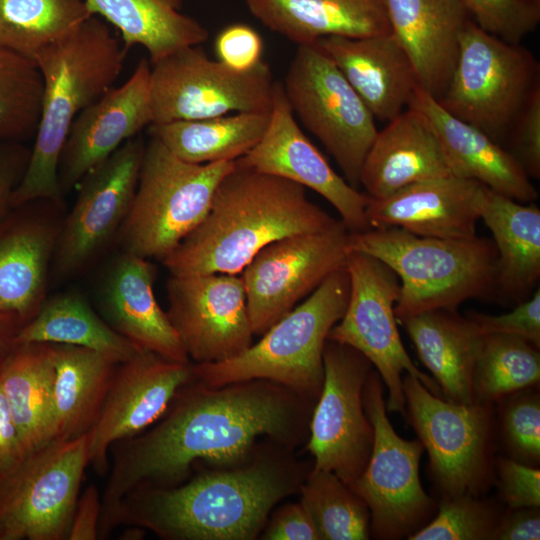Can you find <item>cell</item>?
I'll list each match as a JSON object with an SVG mask.
<instances>
[{
  "mask_svg": "<svg viewBox=\"0 0 540 540\" xmlns=\"http://www.w3.org/2000/svg\"><path fill=\"white\" fill-rule=\"evenodd\" d=\"M65 213L64 200L40 198L0 216V310L16 315L22 326L47 297Z\"/></svg>",
  "mask_w": 540,
  "mask_h": 540,
  "instance_id": "cell-21",
  "label": "cell"
},
{
  "mask_svg": "<svg viewBox=\"0 0 540 540\" xmlns=\"http://www.w3.org/2000/svg\"><path fill=\"white\" fill-rule=\"evenodd\" d=\"M526 1L538 2V3H540V0H526Z\"/></svg>",
  "mask_w": 540,
  "mask_h": 540,
  "instance_id": "cell-55",
  "label": "cell"
},
{
  "mask_svg": "<svg viewBox=\"0 0 540 540\" xmlns=\"http://www.w3.org/2000/svg\"><path fill=\"white\" fill-rule=\"evenodd\" d=\"M263 40L246 24L225 27L215 39L217 60L237 71H247L263 61Z\"/></svg>",
  "mask_w": 540,
  "mask_h": 540,
  "instance_id": "cell-47",
  "label": "cell"
},
{
  "mask_svg": "<svg viewBox=\"0 0 540 540\" xmlns=\"http://www.w3.org/2000/svg\"><path fill=\"white\" fill-rule=\"evenodd\" d=\"M31 155L24 142L0 139V216L11 207L15 189L20 184Z\"/></svg>",
  "mask_w": 540,
  "mask_h": 540,
  "instance_id": "cell-49",
  "label": "cell"
},
{
  "mask_svg": "<svg viewBox=\"0 0 540 540\" xmlns=\"http://www.w3.org/2000/svg\"><path fill=\"white\" fill-rule=\"evenodd\" d=\"M349 292L347 270L333 272L240 355L216 363L192 362V379L210 387L265 379L316 402L323 384L324 347L345 312Z\"/></svg>",
  "mask_w": 540,
  "mask_h": 540,
  "instance_id": "cell-6",
  "label": "cell"
},
{
  "mask_svg": "<svg viewBox=\"0 0 540 540\" xmlns=\"http://www.w3.org/2000/svg\"><path fill=\"white\" fill-rule=\"evenodd\" d=\"M480 335L508 334L527 339L540 348V288L510 312L491 315L469 311L465 315Z\"/></svg>",
  "mask_w": 540,
  "mask_h": 540,
  "instance_id": "cell-44",
  "label": "cell"
},
{
  "mask_svg": "<svg viewBox=\"0 0 540 540\" xmlns=\"http://www.w3.org/2000/svg\"><path fill=\"white\" fill-rule=\"evenodd\" d=\"M282 86L294 116L334 158L344 179L357 188L378 132L371 111L315 43L298 45Z\"/></svg>",
  "mask_w": 540,
  "mask_h": 540,
  "instance_id": "cell-11",
  "label": "cell"
},
{
  "mask_svg": "<svg viewBox=\"0 0 540 540\" xmlns=\"http://www.w3.org/2000/svg\"><path fill=\"white\" fill-rule=\"evenodd\" d=\"M54 440L89 432L100 414L117 363L80 346L51 344Z\"/></svg>",
  "mask_w": 540,
  "mask_h": 540,
  "instance_id": "cell-32",
  "label": "cell"
},
{
  "mask_svg": "<svg viewBox=\"0 0 540 540\" xmlns=\"http://www.w3.org/2000/svg\"><path fill=\"white\" fill-rule=\"evenodd\" d=\"M235 163L186 162L150 137L117 249L162 261L204 219L217 186Z\"/></svg>",
  "mask_w": 540,
  "mask_h": 540,
  "instance_id": "cell-7",
  "label": "cell"
},
{
  "mask_svg": "<svg viewBox=\"0 0 540 540\" xmlns=\"http://www.w3.org/2000/svg\"><path fill=\"white\" fill-rule=\"evenodd\" d=\"M345 269L350 278L348 303L328 339L362 353L388 390L387 411L405 416L404 374L418 378L433 394L441 392L434 379L413 363L401 341L395 315L399 277L383 261L358 251H350Z\"/></svg>",
  "mask_w": 540,
  "mask_h": 540,
  "instance_id": "cell-13",
  "label": "cell"
},
{
  "mask_svg": "<svg viewBox=\"0 0 540 540\" xmlns=\"http://www.w3.org/2000/svg\"><path fill=\"white\" fill-rule=\"evenodd\" d=\"M399 324L444 399L474 403L473 376L481 335L473 322L457 310L436 309L408 317Z\"/></svg>",
  "mask_w": 540,
  "mask_h": 540,
  "instance_id": "cell-31",
  "label": "cell"
},
{
  "mask_svg": "<svg viewBox=\"0 0 540 540\" xmlns=\"http://www.w3.org/2000/svg\"><path fill=\"white\" fill-rule=\"evenodd\" d=\"M43 94L42 75L35 64L0 45V139H34Z\"/></svg>",
  "mask_w": 540,
  "mask_h": 540,
  "instance_id": "cell-40",
  "label": "cell"
},
{
  "mask_svg": "<svg viewBox=\"0 0 540 540\" xmlns=\"http://www.w3.org/2000/svg\"><path fill=\"white\" fill-rule=\"evenodd\" d=\"M270 111L151 124L148 134L186 162L234 161L261 140L269 124Z\"/></svg>",
  "mask_w": 540,
  "mask_h": 540,
  "instance_id": "cell-36",
  "label": "cell"
},
{
  "mask_svg": "<svg viewBox=\"0 0 540 540\" xmlns=\"http://www.w3.org/2000/svg\"><path fill=\"white\" fill-rule=\"evenodd\" d=\"M241 163L310 188L338 212L351 233L371 229L366 207L369 196L340 176L301 130L281 82L275 83L268 127Z\"/></svg>",
  "mask_w": 540,
  "mask_h": 540,
  "instance_id": "cell-20",
  "label": "cell"
},
{
  "mask_svg": "<svg viewBox=\"0 0 540 540\" xmlns=\"http://www.w3.org/2000/svg\"><path fill=\"white\" fill-rule=\"evenodd\" d=\"M480 185L453 175L421 181L384 198L369 197L366 216L371 229L397 227L422 237L470 239L480 220Z\"/></svg>",
  "mask_w": 540,
  "mask_h": 540,
  "instance_id": "cell-24",
  "label": "cell"
},
{
  "mask_svg": "<svg viewBox=\"0 0 540 540\" xmlns=\"http://www.w3.org/2000/svg\"><path fill=\"white\" fill-rule=\"evenodd\" d=\"M363 404L374 431L373 446L365 469L349 486L366 503L375 538H408L437 507L420 480L423 445L394 430L386 414L384 384L374 368L364 385Z\"/></svg>",
  "mask_w": 540,
  "mask_h": 540,
  "instance_id": "cell-10",
  "label": "cell"
},
{
  "mask_svg": "<svg viewBox=\"0 0 540 540\" xmlns=\"http://www.w3.org/2000/svg\"><path fill=\"white\" fill-rule=\"evenodd\" d=\"M508 135V150L530 178L540 177V83L534 87Z\"/></svg>",
  "mask_w": 540,
  "mask_h": 540,
  "instance_id": "cell-45",
  "label": "cell"
},
{
  "mask_svg": "<svg viewBox=\"0 0 540 540\" xmlns=\"http://www.w3.org/2000/svg\"><path fill=\"white\" fill-rule=\"evenodd\" d=\"M491 539L539 540V507L508 508L505 513L501 514Z\"/></svg>",
  "mask_w": 540,
  "mask_h": 540,
  "instance_id": "cell-51",
  "label": "cell"
},
{
  "mask_svg": "<svg viewBox=\"0 0 540 540\" xmlns=\"http://www.w3.org/2000/svg\"><path fill=\"white\" fill-rule=\"evenodd\" d=\"M89 462L90 431L28 454L0 479V540L67 539Z\"/></svg>",
  "mask_w": 540,
  "mask_h": 540,
  "instance_id": "cell-12",
  "label": "cell"
},
{
  "mask_svg": "<svg viewBox=\"0 0 540 540\" xmlns=\"http://www.w3.org/2000/svg\"><path fill=\"white\" fill-rule=\"evenodd\" d=\"M336 64L375 119L390 121L409 107L419 87L413 65L390 32L315 42Z\"/></svg>",
  "mask_w": 540,
  "mask_h": 540,
  "instance_id": "cell-26",
  "label": "cell"
},
{
  "mask_svg": "<svg viewBox=\"0 0 540 540\" xmlns=\"http://www.w3.org/2000/svg\"><path fill=\"white\" fill-rule=\"evenodd\" d=\"M299 493L320 540H365L371 535L366 503L329 471L311 468Z\"/></svg>",
  "mask_w": 540,
  "mask_h": 540,
  "instance_id": "cell-39",
  "label": "cell"
},
{
  "mask_svg": "<svg viewBox=\"0 0 540 540\" xmlns=\"http://www.w3.org/2000/svg\"><path fill=\"white\" fill-rule=\"evenodd\" d=\"M483 30L510 43H520L540 22V3L526 0H461Z\"/></svg>",
  "mask_w": 540,
  "mask_h": 540,
  "instance_id": "cell-43",
  "label": "cell"
},
{
  "mask_svg": "<svg viewBox=\"0 0 540 540\" xmlns=\"http://www.w3.org/2000/svg\"><path fill=\"white\" fill-rule=\"evenodd\" d=\"M92 15L117 28L126 50L143 46L154 64L188 46L203 44L209 32L180 12L184 0H85Z\"/></svg>",
  "mask_w": 540,
  "mask_h": 540,
  "instance_id": "cell-34",
  "label": "cell"
},
{
  "mask_svg": "<svg viewBox=\"0 0 540 540\" xmlns=\"http://www.w3.org/2000/svg\"><path fill=\"white\" fill-rule=\"evenodd\" d=\"M437 506L435 517L407 539H491L502 514L493 502L470 495L441 498Z\"/></svg>",
  "mask_w": 540,
  "mask_h": 540,
  "instance_id": "cell-41",
  "label": "cell"
},
{
  "mask_svg": "<svg viewBox=\"0 0 540 540\" xmlns=\"http://www.w3.org/2000/svg\"><path fill=\"white\" fill-rule=\"evenodd\" d=\"M26 457L9 405L0 387V479Z\"/></svg>",
  "mask_w": 540,
  "mask_h": 540,
  "instance_id": "cell-52",
  "label": "cell"
},
{
  "mask_svg": "<svg viewBox=\"0 0 540 540\" xmlns=\"http://www.w3.org/2000/svg\"><path fill=\"white\" fill-rule=\"evenodd\" d=\"M21 343L80 346L117 364L142 350L114 331L77 290L47 296L34 317L18 331L16 344Z\"/></svg>",
  "mask_w": 540,
  "mask_h": 540,
  "instance_id": "cell-35",
  "label": "cell"
},
{
  "mask_svg": "<svg viewBox=\"0 0 540 540\" xmlns=\"http://www.w3.org/2000/svg\"><path fill=\"white\" fill-rule=\"evenodd\" d=\"M145 535V529L137 526H132L123 532L122 538L125 540H139Z\"/></svg>",
  "mask_w": 540,
  "mask_h": 540,
  "instance_id": "cell-54",
  "label": "cell"
},
{
  "mask_svg": "<svg viewBox=\"0 0 540 540\" xmlns=\"http://www.w3.org/2000/svg\"><path fill=\"white\" fill-rule=\"evenodd\" d=\"M502 441L509 457L530 466L540 463V397L536 386L516 391L498 403Z\"/></svg>",
  "mask_w": 540,
  "mask_h": 540,
  "instance_id": "cell-42",
  "label": "cell"
},
{
  "mask_svg": "<svg viewBox=\"0 0 540 540\" xmlns=\"http://www.w3.org/2000/svg\"><path fill=\"white\" fill-rule=\"evenodd\" d=\"M480 219L497 249L495 301L516 305L528 299L540 279V209L480 185Z\"/></svg>",
  "mask_w": 540,
  "mask_h": 540,
  "instance_id": "cell-29",
  "label": "cell"
},
{
  "mask_svg": "<svg viewBox=\"0 0 540 540\" xmlns=\"http://www.w3.org/2000/svg\"><path fill=\"white\" fill-rule=\"evenodd\" d=\"M350 250L378 258L399 277L398 323L431 310H457L469 299L495 301L498 254L492 239L430 238L389 227L350 232Z\"/></svg>",
  "mask_w": 540,
  "mask_h": 540,
  "instance_id": "cell-5",
  "label": "cell"
},
{
  "mask_svg": "<svg viewBox=\"0 0 540 540\" xmlns=\"http://www.w3.org/2000/svg\"><path fill=\"white\" fill-rule=\"evenodd\" d=\"M156 267L149 259L117 249L94 282L93 301L102 319L142 350L191 362L168 315L157 302Z\"/></svg>",
  "mask_w": 540,
  "mask_h": 540,
  "instance_id": "cell-23",
  "label": "cell"
},
{
  "mask_svg": "<svg viewBox=\"0 0 540 540\" xmlns=\"http://www.w3.org/2000/svg\"><path fill=\"white\" fill-rule=\"evenodd\" d=\"M53 377L49 343L16 344L0 364V387L26 456L54 440Z\"/></svg>",
  "mask_w": 540,
  "mask_h": 540,
  "instance_id": "cell-33",
  "label": "cell"
},
{
  "mask_svg": "<svg viewBox=\"0 0 540 540\" xmlns=\"http://www.w3.org/2000/svg\"><path fill=\"white\" fill-rule=\"evenodd\" d=\"M350 251V232L341 221L261 249L240 273L253 334L262 336L330 274L345 268Z\"/></svg>",
  "mask_w": 540,
  "mask_h": 540,
  "instance_id": "cell-16",
  "label": "cell"
},
{
  "mask_svg": "<svg viewBox=\"0 0 540 540\" xmlns=\"http://www.w3.org/2000/svg\"><path fill=\"white\" fill-rule=\"evenodd\" d=\"M191 376L192 362L171 361L147 350L116 365L100 414L90 430L89 465L97 474L107 473L111 447L157 422Z\"/></svg>",
  "mask_w": 540,
  "mask_h": 540,
  "instance_id": "cell-19",
  "label": "cell"
},
{
  "mask_svg": "<svg viewBox=\"0 0 540 540\" xmlns=\"http://www.w3.org/2000/svg\"><path fill=\"white\" fill-rule=\"evenodd\" d=\"M339 221L310 201L305 187L236 160L204 219L161 262L172 276L240 274L268 244Z\"/></svg>",
  "mask_w": 540,
  "mask_h": 540,
  "instance_id": "cell-3",
  "label": "cell"
},
{
  "mask_svg": "<svg viewBox=\"0 0 540 540\" xmlns=\"http://www.w3.org/2000/svg\"><path fill=\"white\" fill-rule=\"evenodd\" d=\"M101 514L102 497L97 487L94 484H90L78 497L67 539H99Z\"/></svg>",
  "mask_w": 540,
  "mask_h": 540,
  "instance_id": "cell-50",
  "label": "cell"
},
{
  "mask_svg": "<svg viewBox=\"0 0 540 540\" xmlns=\"http://www.w3.org/2000/svg\"><path fill=\"white\" fill-rule=\"evenodd\" d=\"M391 33L408 55L419 87L439 99L453 73L471 16L461 0H385Z\"/></svg>",
  "mask_w": 540,
  "mask_h": 540,
  "instance_id": "cell-25",
  "label": "cell"
},
{
  "mask_svg": "<svg viewBox=\"0 0 540 540\" xmlns=\"http://www.w3.org/2000/svg\"><path fill=\"white\" fill-rule=\"evenodd\" d=\"M402 389L405 417L428 453L441 498L483 496L494 480L493 405L448 401L410 374L403 376Z\"/></svg>",
  "mask_w": 540,
  "mask_h": 540,
  "instance_id": "cell-8",
  "label": "cell"
},
{
  "mask_svg": "<svg viewBox=\"0 0 540 540\" xmlns=\"http://www.w3.org/2000/svg\"><path fill=\"white\" fill-rule=\"evenodd\" d=\"M324 377L312 410L307 450L314 470L329 471L346 484L365 469L374 431L363 404V389L374 368L356 349L328 339Z\"/></svg>",
  "mask_w": 540,
  "mask_h": 540,
  "instance_id": "cell-17",
  "label": "cell"
},
{
  "mask_svg": "<svg viewBox=\"0 0 540 540\" xmlns=\"http://www.w3.org/2000/svg\"><path fill=\"white\" fill-rule=\"evenodd\" d=\"M149 63L142 58L124 84L112 87L74 120L58 162L64 196L91 169L152 124Z\"/></svg>",
  "mask_w": 540,
  "mask_h": 540,
  "instance_id": "cell-22",
  "label": "cell"
},
{
  "mask_svg": "<svg viewBox=\"0 0 540 540\" xmlns=\"http://www.w3.org/2000/svg\"><path fill=\"white\" fill-rule=\"evenodd\" d=\"M21 327L22 323L16 315L0 310V364L15 347Z\"/></svg>",
  "mask_w": 540,
  "mask_h": 540,
  "instance_id": "cell-53",
  "label": "cell"
},
{
  "mask_svg": "<svg viewBox=\"0 0 540 540\" xmlns=\"http://www.w3.org/2000/svg\"><path fill=\"white\" fill-rule=\"evenodd\" d=\"M539 349L515 335H481L473 376L475 402L494 406L516 391L539 386Z\"/></svg>",
  "mask_w": 540,
  "mask_h": 540,
  "instance_id": "cell-38",
  "label": "cell"
},
{
  "mask_svg": "<svg viewBox=\"0 0 540 540\" xmlns=\"http://www.w3.org/2000/svg\"><path fill=\"white\" fill-rule=\"evenodd\" d=\"M145 144L140 135L127 140L81 179L62 221L50 281L85 273L115 245L134 200Z\"/></svg>",
  "mask_w": 540,
  "mask_h": 540,
  "instance_id": "cell-15",
  "label": "cell"
},
{
  "mask_svg": "<svg viewBox=\"0 0 540 540\" xmlns=\"http://www.w3.org/2000/svg\"><path fill=\"white\" fill-rule=\"evenodd\" d=\"M275 83L264 61L237 71L211 59L200 45L184 47L152 64V124L269 112Z\"/></svg>",
  "mask_w": 540,
  "mask_h": 540,
  "instance_id": "cell-14",
  "label": "cell"
},
{
  "mask_svg": "<svg viewBox=\"0 0 540 540\" xmlns=\"http://www.w3.org/2000/svg\"><path fill=\"white\" fill-rule=\"evenodd\" d=\"M126 49L95 15L33 57L43 80L41 114L26 172L11 205L40 198L64 200L58 162L76 117L114 87Z\"/></svg>",
  "mask_w": 540,
  "mask_h": 540,
  "instance_id": "cell-4",
  "label": "cell"
},
{
  "mask_svg": "<svg viewBox=\"0 0 540 540\" xmlns=\"http://www.w3.org/2000/svg\"><path fill=\"white\" fill-rule=\"evenodd\" d=\"M539 83V64L526 48L470 20L451 78L437 101L501 144Z\"/></svg>",
  "mask_w": 540,
  "mask_h": 540,
  "instance_id": "cell-9",
  "label": "cell"
},
{
  "mask_svg": "<svg viewBox=\"0 0 540 540\" xmlns=\"http://www.w3.org/2000/svg\"><path fill=\"white\" fill-rule=\"evenodd\" d=\"M508 508L540 507V470L510 457L494 458V478Z\"/></svg>",
  "mask_w": 540,
  "mask_h": 540,
  "instance_id": "cell-46",
  "label": "cell"
},
{
  "mask_svg": "<svg viewBox=\"0 0 540 540\" xmlns=\"http://www.w3.org/2000/svg\"><path fill=\"white\" fill-rule=\"evenodd\" d=\"M260 538L264 540H320L301 502L287 503L269 516Z\"/></svg>",
  "mask_w": 540,
  "mask_h": 540,
  "instance_id": "cell-48",
  "label": "cell"
},
{
  "mask_svg": "<svg viewBox=\"0 0 540 540\" xmlns=\"http://www.w3.org/2000/svg\"><path fill=\"white\" fill-rule=\"evenodd\" d=\"M432 125L453 176L475 180L521 203H533L538 193L514 156L477 127L446 111L418 87L410 102Z\"/></svg>",
  "mask_w": 540,
  "mask_h": 540,
  "instance_id": "cell-27",
  "label": "cell"
},
{
  "mask_svg": "<svg viewBox=\"0 0 540 540\" xmlns=\"http://www.w3.org/2000/svg\"><path fill=\"white\" fill-rule=\"evenodd\" d=\"M442 145L426 116L409 106L377 132L359 183L380 199L421 181L451 176Z\"/></svg>",
  "mask_w": 540,
  "mask_h": 540,
  "instance_id": "cell-28",
  "label": "cell"
},
{
  "mask_svg": "<svg viewBox=\"0 0 540 540\" xmlns=\"http://www.w3.org/2000/svg\"><path fill=\"white\" fill-rule=\"evenodd\" d=\"M274 441L246 460L204 471L172 487H143L127 493L101 538L118 525L148 529L165 540H253L270 512L299 493L312 466Z\"/></svg>",
  "mask_w": 540,
  "mask_h": 540,
  "instance_id": "cell-2",
  "label": "cell"
},
{
  "mask_svg": "<svg viewBox=\"0 0 540 540\" xmlns=\"http://www.w3.org/2000/svg\"><path fill=\"white\" fill-rule=\"evenodd\" d=\"M268 29L297 45L328 36L363 38L391 32L385 0H246Z\"/></svg>",
  "mask_w": 540,
  "mask_h": 540,
  "instance_id": "cell-30",
  "label": "cell"
},
{
  "mask_svg": "<svg viewBox=\"0 0 540 540\" xmlns=\"http://www.w3.org/2000/svg\"><path fill=\"white\" fill-rule=\"evenodd\" d=\"M168 318L193 363H216L253 343L240 274L170 276Z\"/></svg>",
  "mask_w": 540,
  "mask_h": 540,
  "instance_id": "cell-18",
  "label": "cell"
},
{
  "mask_svg": "<svg viewBox=\"0 0 540 540\" xmlns=\"http://www.w3.org/2000/svg\"><path fill=\"white\" fill-rule=\"evenodd\" d=\"M314 405L270 380L210 387L191 376L156 425L112 446L99 532L127 493L176 486L197 461L214 467L240 463L257 449L260 437L295 449L308 439Z\"/></svg>",
  "mask_w": 540,
  "mask_h": 540,
  "instance_id": "cell-1",
  "label": "cell"
},
{
  "mask_svg": "<svg viewBox=\"0 0 540 540\" xmlns=\"http://www.w3.org/2000/svg\"><path fill=\"white\" fill-rule=\"evenodd\" d=\"M91 16L85 0H0V45L33 60Z\"/></svg>",
  "mask_w": 540,
  "mask_h": 540,
  "instance_id": "cell-37",
  "label": "cell"
}]
</instances>
